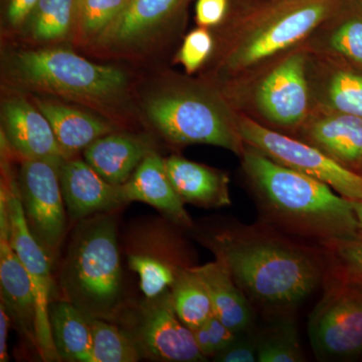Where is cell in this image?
I'll list each match as a JSON object with an SVG mask.
<instances>
[{
  "mask_svg": "<svg viewBox=\"0 0 362 362\" xmlns=\"http://www.w3.org/2000/svg\"><path fill=\"white\" fill-rule=\"evenodd\" d=\"M225 266L252 306L285 315L323 284L322 247H310L259 221H206L190 230Z\"/></svg>",
  "mask_w": 362,
  "mask_h": 362,
  "instance_id": "1",
  "label": "cell"
},
{
  "mask_svg": "<svg viewBox=\"0 0 362 362\" xmlns=\"http://www.w3.org/2000/svg\"><path fill=\"white\" fill-rule=\"evenodd\" d=\"M242 168L262 221L319 245L359 233L351 201L322 181L278 163L246 145Z\"/></svg>",
  "mask_w": 362,
  "mask_h": 362,
  "instance_id": "2",
  "label": "cell"
},
{
  "mask_svg": "<svg viewBox=\"0 0 362 362\" xmlns=\"http://www.w3.org/2000/svg\"><path fill=\"white\" fill-rule=\"evenodd\" d=\"M343 0H257L233 21L221 70L247 80L274 59L291 52L335 13Z\"/></svg>",
  "mask_w": 362,
  "mask_h": 362,
  "instance_id": "3",
  "label": "cell"
},
{
  "mask_svg": "<svg viewBox=\"0 0 362 362\" xmlns=\"http://www.w3.org/2000/svg\"><path fill=\"white\" fill-rule=\"evenodd\" d=\"M112 213L78 221L59 268L58 285L62 299L75 305L88 318L116 322L128 304L118 225Z\"/></svg>",
  "mask_w": 362,
  "mask_h": 362,
  "instance_id": "4",
  "label": "cell"
},
{
  "mask_svg": "<svg viewBox=\"0 0 362 362\" xmlns=\"http://www.w3.org/2000/svg\"><path fill=\"white\" fill-rule=\"evenodd\" d=\"M145 112L152 125L175 144H209L238 156L246 144L238 115L218 93L202 86H176L151 95Z\"/></svg>",
  "mask_w": 362,
  "mask_h": 362,
  "instance_id": "5",
  "label": "cell"
},
{
  "mask_svg": "<svg viewBox=\"0 0 362 362\" xmlns=\"http://www.w3.org/2000/svg\"><path fill=\"white\" fill-rule=\"evenodd\" d=\"M9 73L26 88L93 104L113 101L128 85L120 69L90 63L63 49L16 52L9 59Z\"/></svg>",
  "mask_w": 362,
  "mask_h": 362,
  "instance_id": "6",
  "label": "cell"
},
{
  "mask_svg": "<svg viewBox=\"0 0 362 362\" xmlns=\"http://www.w3.org/2000/svg\"><path fill=\"white\" fill-rule=\"evenodd\" d=\"M182 230L162 216L133 221L124 233V254L145 298L171 291L180 274L197 266Z\"/></svg>",
  "mask_w": 362,
  "mask_h": 362,
  "instance_id": "7",
  "label": "cell"
},
{
  "mask_svg": "<svg viewBox=\"0 0 362 362\" xmlns=\"http://www.w3.org/2000/svg\"><path fill=\"white\" fill-rule=\"evenodd\" d=\"M132 338L141 358L162 362L207 361L194 332L176 314L171 291L127 305L116 322Z\"/></svg>",
  "mask_w": 362,
  "mask_h": 362,
  "instance_id": "8",
  "label": "cell"
},
{
  "mask_svg": "<svg viewBox=\"0 0 362 362\" xmlns=\"http://www.w3.org/2000/svg\"><path fill=\"white\" fill-rule=\"evenodd\" d=\"M324 292L309 318V338L319 361L362 354V287L326 271Z\"/></svg>",
  "mask_w": 362,
  "mask_h": 362,
  "instance_id": "9",
  "label": "cell"
},
{
  "mask_svg": "<svg viewBox=\"0 0 362 362\" xmlns=\"http://www.w3.org/2000/svg\"><path fill=\"white\" fill-rule=\"evenodd\" d=\"M0 197H4L6 204L11 245L30 275L35 293L37 305L35 347L45 361H59L49 324V307L54 289L52 274L54 262L47 250L30 232L21 201L18 180H14L6 164L4 165V163Z\"/></svg>",
  "mask_w": 362,
  "mask_h": 362,
  "instance_id": "10",
  "label": "cell"
},
{
  "mask_svg": "<svg viewBox=\"0 0 362 362\" xmlns=\"http://www.w3.org/2000/svg\"><path fill=\"white\" fill-rule=\"evenodd\" d=\"M238 126L245 144L278 163L322 181L349 201L362 202V175L344 168L320 149L247 115H238Z\"/></svg>",
  "mask_w": 362,
  "mask_h": 362,
  "instance_id": "11",
  "label": "cell"
},
{
  "mask_svg": "<svg viewBox=\"0 0 362 362\" xmlns=\"http://www.w3.org/2000/svg\"><path fill=\"white\" fill-rule=\"evenodd\" d=\"M309 51L304 45L266 68L252 87V104L267 122L299 129L313 110L308 78Z\"/></svg>",
  "mask_w": 362,
  "mask_h": 362,
  "instance_id": "12",
  "label": "cell"
},
{
  "mask_svg": "<svg viewBox=\"0 0 362 362\" xmlns=\"http://www.w3.org/2000/svg\"><path fill=\"white\" fill-rule=\"evenodd\" d=\"M64 161L23 159L18 189L30 232L52 262L59 256L66 232V209L59 181Z\"/></svg>",
  "mask_w": 362,
  "mask_h": 362,
  "instance_id": "13",
  "label": "cell"
},
{
  "mask_svg": "<svg viewBox=\"0 0 362 362\" xmlns=\"http://www.w3.org/2000/svg\"><path fill=\"white\" fill-rule=\"evenodd\" d=\"M313 108L362 117V68L337 57L309 52Z\"/></svg>",
  "mask_w": 362,
  "mask_h": 362,
  "instance_id": "14",
  "label": "cell"
},
{
  "mask_svg": "<svg viewBox=\"0 0 362 362\" xmlns=\"http://www.w3.org/2000/svg\"><path fill=\"white\" fill-rule=\"evenodd\" d=\"M0 291L1 302L21 334L35 346V293L30 275L14 251L6 201L0 197Z\"/></svg>",
  "mask_w": 362,
  "mask_h": 362,
  "instance_id": "15",
  "label": "cell"
},
{
  "mask_svg": "<svg viewBox=\"0 0 362 362\" xmlns=\"http://www.w3.org/2000/svg\"><path fill=\"white\" fill-rule=\"evenodd\" d=\"M1 121V134L21 158L66 159L47 117L23 98H9L4 102Z\"/></svg>",
  "mask_w": 362,
  "mask_h": 362,
  "instance_id": "16",
  "label": "cell"
},
{
  "mask_svg": "<svg viewBox=\"0 0 362 362\" xmlns=\"http://www.w3.org/2000/svg\"><path fill=\"white\" fill-rule=\"evenodd\" d=\"M59 181L66 214L78 221L94 214L112 213L125 206L121 185L102 177L86 161L66 158L59 168Z\"/></svg>",
  "mask_w": 362,
  "mask_h": 362,
  "instance_id": "17",
  "label": "cell"
},
{
  "mask_svg": "<svg viewBox=\"0 0 362 362\" xmlns=\"http://www.w3.org/2000/svg\"><path fill=\"white\" fill-rule=\"evenodd\" d=\"M298 131L301 140L362 175V117L313 108Z\"/></svg>",
  "mask_w": 362,
  "mask_h": 362,
  "instance_id": "18",
  "label": "cell"
},
{
  "mask_svg": "<svg viewBox=\"0 0 362 362\" xmlns=\"http://www.w3.org/2000/svg\"><path fill=\"white\" fill-rule=\"evenodd\" d=\"M127 204L140 202L153 206L185 230L194 228L185 202L176 194L166 173L165 159L152 151L143 159L127 182L121 185Z\"/></svg>",
  "mask_w": 362,
  "mask_h": 362,
  "instance_id": "19",
  "label": "cell"
},
{
  "mask_svg": "<svg viewBox=\"0 0 362 362\" xmlns=\"http://www.w3.org/2000/svg\"><path fill=\"white\" fill-rule=\"evenodd\" d=\"M185 0H130L120 16L95 42L109 49H125L149 39Z\"/></svg>",
  "mask_w": 362,
  "mask_h": 362,
  "instance_id": "20",
  "label": "cell"
},
{
  "mask_svg": "<svg viewBox=\"0 0 362 362\" xmlns=\"http://www.w3.org/2000/svg\"><path fill=\"white\" fill-rule=\"evenodd\" d=\"M304 45L362 68V0H343Z\"/></svg>",
  "mask_w": 362,
  "mask_h": 362,
  "instance_id": "21",
  "label": "cell"
},
{
  "mask_svg": "<svg viewBox=\"0 0 362 362\" xmlns=\"http://www.w3.org/2000/svg\"><path fill=\"white\" fill-rule=\"evenodd\" d=\"M171 185L185 204L206 209L232 204L228 177L225 173L180 156L165 159Z\"/></svg>",
  "mask_w": 362,
  "mask_h": 362,
  "instance_id": "22",
  "label": "cell"
},
{
  "mask_svg": "<svg viewBox=\"0 0 362 362\" xmlns=\"http://www.w3.org/2000/svg\"><path fill=\"white\" fill-rule=\"evenodd\" d=\"M152 151L148 141L139 136L112 132L95 140L84 154L85 161L105 180L122 185Z\"/></svg>",
  "mask_w": 362,
  "mask_h": 362,
  "instance_id": "23",
  "label": "cell"
},
{
  "mask_svg": "<svg viewBox=\"0 0 362 362\" xmlns=\"http://www.w3.org/2000/svg\"><path fill=\"white\" fill-rule=\"evenodd\" d=\"M194 271L211 298L214 315L237 334L249 332L254 325V306L225 266L214 259L194 267Z\"/></svg>",
  "mask_w": 362,
  "mask_h": 362,
  "instance_id": "24",
  "label": "cell"
},
{
  "mask_svg": "<svg viewBox=\"0 0 362 362\" xmlns=\"http://www.w3.org/2000/svg\"><path fill=\"white\" fill-rule=\"evenodd\" d=\"M35 106L51 123L57 141L66 158L85 150L98 138L115 128L104 119L59 102L35 98Z\"/></svg>",
  "mask_w": 362,
  "mask_h": 362,
  "instance_id": "25",
  "label": "cell"
},
{
  "mask_svg": "<svg viewBox=\"0 0 362 362\" xmlns=\"http://www.w3.org/2000/svg\"><path fill=\"white\" fill-rule=\"evenodd\" d=\"M49 324L59 361L92 362V330L89 318L65 299L52 302Z\"/></svg>",
  "mask_w": 362,
  "mask_h": 362,
  "instance_id": "26",
  "label": "cell"
},
{
  "mask_svg": "<svg viewBox=\"0 0 362 362\" xmlns=\"http://www.w3.org/2000/svg\"><path fill=\"white\" fill-rule=\"evenodd\" d=\"M78 0H37L23 30L37 42L64 40L77 25Z\"/></svg>",
  "mask_w": 362,
  "mask_h": 362,
  "instance_id": "27",
  "label": "cell"
},
{
  "mask_svg": "<svg viewBox=\"0 0 362 362\" xmlns=\"http://www.w3.org/2000/svg\"><path fill=\"white\" fill-rule=\"evenodd\" d=\"M176 314L187 327L194 330L214 315L211 298L194 268L182 272L171 288Z\"/></svg>",
  "mask_w": 362,
  "mask_h": 362,
  "instance_id": "28",
  "label": "cell"
},
{
  "mask_svg": "<svg viewBox=\"0 0 362 362\" xmlns=\"http://www.w3.org/2000/svg\"><path fill=\"white\" fill-rule=\"evenodd\" d=\"M256 337L259 362L305 361L296 323L289 314L278 316L275 322Z\"/></svg>",
  "mask_w": 362,
  "mask_h": 362,
  "instance_id": "29",
  "label": "cell"
},
{
  "mask_svg": "<svg viewBox=\"0 0 362 362\" xmlns=\"http://www.w3.org/2000/svg\"><path fill=\"white\" fill-rule=\"evenodd\" d=\"M92 330V362H136L141 358L130 335L117 323L89 318Z\"/></svg>",
  "mask_w": 362,
  "mask_h": 362,
  "instance_id": "30",
  "label": "cell"
},
{
  "mask_svg": "<svg viewBox=\"0 0 362 362\" xmlns=\"http://www.w3.org/2000/svg\"><path fill=\"white\" fill-rule=\"evenodd\" d=\"M326 259V271L362 287V232L345 239L319 245Z\"/></svg>",
  "mask_w": 362,
  "mask_h": 362,
  "instance_id": "31",
  "label": "cell"
},
{
  "mask_svg": "<svg viewBox=\"0 0 362 362\" xmlns=\"http://www.w3.org/2000/svg\"><path fill=\"white\" fill-rule=\"evenodd\" d=\"M130 0H78L77 26L85 40H96Z\"/></svg>",
  "mask_w": 362,
  "mask_h": 362,
  "instance_id": "32",
  "label": "cell"
},
{
  "mask_svg": "<svg viewBox=\"0 0 362 362\" xmlns=\"http://www.w3.org/2000/svg\"><path fill=\"white\" fill-rule=\"evenodd\" d=\"M214 42L206 28H199L187 35L180 52L177 61L185 66L188 74L199 70L214 51Z\"/></svg>",
  "mask_w": 362,
  "mask_h": 362,
  "instance_id": "33",
  "label": "cell"
},
{
  "mask_svg": "<svg viewBox=\"0 0 362 362\" xmlns=\"http://www.w3.org/2000/svg\"><path fill=\"white\" fill-rule=\"evenodd\" d=\"M214 361L255 362L258 361L257 337L249 332L240 333L228 347L214 356Z\"/></svg>",
  "mask_w": 362,
  "mask_h": 362,
  "instance_id": "34",
  "label": "cell"
},
{
  "mask_svg": "<svg viewBox=\"0 0 362 362\" xmlns=\"http://www.w3.org/2000/svg\"><path fill=\"white\" fill-rule=\"evenodd\" d=\"M228 0H197V21L202 28L218 25L225 18Z\"/></svg>",
  "mask_w": 362,
  "mask_h": 362,
  "instance_id": "35",
  "label": "cell"
},
{
  "mask_svg": "<svg viewBox=\"0 0 362 362\" xmlns=\"http://www.w3.org/2000/svg\"><path fill=\"white\" fill-rule=\"evenodd\" d=\"M206 325L209 330L214 358L218 352L228 347L237 338L238 334L221 322L214 314L206 321Z\"/></svg>",
  "mask_w": 362,
  "mask_h": 362,
  "instance_id": "36",
  "label": "cell"
},
{
  "mask_svg": "<svg viewBox=\"0 0 362 362\" xmlns=\"http://www.w3.org/2000/svg\"><path fill=\"white\" fill-rule=\"evenodd\" d=\"M37 0H6V21L11 28H23Z\"/></svg>",
  "mask_w": 362,
  "mask_h": 362,
  "instance_id": "37",
  "label": "cell"
},
{
  "mask_svg": "<svg viewBox=\"0 0 362 362\" xmlns=\"http://www.w3.org/2000/svg\"><path fill=\"white\" fill-rule=\"evenodd\" d=\"M11 320V316H9L6 306L2 302H0V361L1 362L8 361L7 335H8V326Z\"/></svg>",
  "mask_w": 362,
  "mask_h": 362,
  "instance_id": "38",
  "label": "cell"
},
{
  "mask_svg": "<svg viewBox=\"0 0 362 362\" xmlns=\"http://www.w3.org/2000/svg\"><path fill=\"white\" fill-rule=\"evenodd\" d=\"M194 335L195 342L202 356L206 358H213V350H211V339H209V330L206 323L202 324L199 327L192 330Z\"/></svg>",
  "mask_w": 362,
  "mask_h": 362,
  "instance_id": "39",
  "label": "cell"
},
{
  "mask_svg": "<svg viewBox=\"0 0 362 362\" xmlns=\"http://www.w3.org/2000/svg\"><path fill=\"white\" fill-rule=\"evenodd\" d=\"M352 207H354V214H356L358 228L362 232V202L351 201Z\"/></svg>",
  "mask_w": 362,
  "mask_h": 362,
  "instance_id": "40",
  "label": "cell"
}]
</instances>
